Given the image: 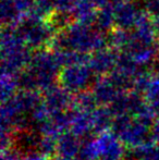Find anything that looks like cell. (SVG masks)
I'll return each instance as SVG.
<instances>
[{
	"mask_svg": "<svg viewBox=\"0 0 159 160\" xmlns=\"http://www.w3.org/2000/svg\"><path fill=\"white\" fill-rule=\"evenodd\" d=\"M95 150L96 152H99L105 160H118L122 155L119 143L108 135L97 142Z\"/></svg>",
	"mask_w": 159,
	"mask_h": 160,
	"instance_id": "1",
	"label": "cell"
},
{
	"mask_svg": "<svg viewBox=\"0 0 159 160\" xmlns=\"http://www.w3.org/2000/svg\"><path fill=\"white\" fill-rule=\"evenodd\" d=\"M59 150L62 154V156H73L79 150V143H77V138L73 135H64L61 138L59 143Z\"/></svg>",
	"mask_w": 159,
	"mask_h": 160,
	"instance_id": "2",
	"label": "cell"
}]
</instances>
